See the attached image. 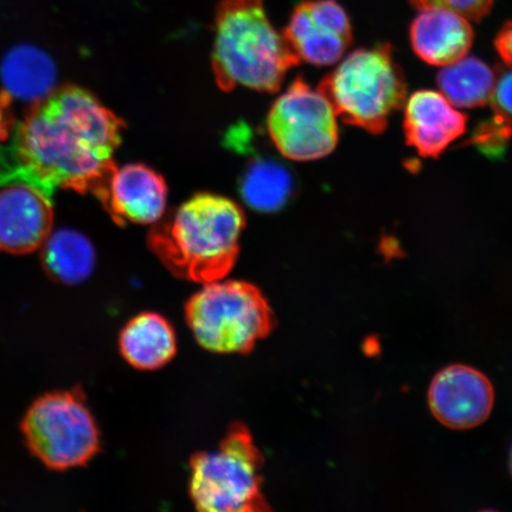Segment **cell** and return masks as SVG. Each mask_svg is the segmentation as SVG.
Instances as JSON below:
<instances>
[{
	"instance_id": "cell-1",
	"label": "cell",
	"mask_w": 512,
	"mask_h": 512,
	"mask_svg": "<svg viewBox=\"0 0 512 512\" xmlns=\"http://www.w3.org/2000/svg\"><path fill=\"white\" fill-rule=\"evenodd\" d=\"M124 123L80 87L67 86L32 106L19 123L10 152V179L49 198L56 188L98 195L115 165Z\"/></svg>"
},
{
	"instance_id": "cell-2",
	"label": "cell",
	"mask_w": 512,
	"mask_h": 512,
	"mask_svg": "<svg viewBox=\"0 0 512 512\" xmlns=\"http://www.w3.org/2000/svg\"><path fill=\"white\" fill-rule=\"evenodd\" d=\"M245 227L238 204L200 194L156 222L147 242L175 277L204 285L226 278L233 270Z\"/></svg>"
},
{
	"instance_id": "cell-3",
	"label": "cell",
	"mask_w": 512,
	"mask_h": 512,
	"mask_svg": "<svg viewBox=\"0 0 512 512\" xmlns=\"http://www.w3.org/2000/svg\"><path fill=\"white\" fill-rule=\"evenodd\" d=\"M265 0H221L216 12L213 69L224 92L236 86L278 92L300 60L268 19Z\"/></svg>"
},
{
	"instance_id": "cell-4",
	"label": "cell",
	"mask_w": 512,
	"mask_h": 512,
	"mask_svg": "<svg viewBox=\"0 0 512 512\" xmlns=\"http://www.w3.org/2000/svg\"><path fill=\"white\" fill-rule=\"evenodd\" d=\"M318 91L345 124L379 134L405 104L407 83L387 43L355 50L320 81Z\"/></svg>"
},
{
	"instance_id": "cell-5",
	"label": "cell",
	"mask_w": 512,
	"mask_h": 512,
	"mask_svg": "<svg viewBox=\"0 0 512 512\" xmlns=\"http://www.w3.org/2000/svg\"><path fill=\"white\" fill-rule=\"evenodd\" d=\"M185 319L198 344L216 354H248L275 328L264 293L240 280L204 284L185 304Z\"/></svg>"
},
{
	"instance_id": "cell-6",
	"label": "cell",
	"mask_w": 512,
	"mask_h": 512,
	"mask_svg": "<svg viewBox=\"0 0 512 512\" xmlns=\"http://www.w3.org/2000/svg\"><path fill=\"white\" fill-rule=\"evenodd\" d=\"M264 456L245 425L236 422L215 451L190 460V498L203 512L270 511L262 491Z\"/></svg>"
},
{
	"instance_id": "cell-7",
	"label": "cell",
	"mask_w": 512,
	"mask_h": 512,
	"mask_svg": "<svg viewBox=\"0 0 512 512\" xmlns=\"http://www.w3.org/2000/svg\"><path fill=\"white\" fill-rule=\"evenodd\" d=\"M21 431L32 456L53 471L85 466L100 451L99 428L80 388L40 396Z\"/></svg>"
},
{
	"instance_id": "cell-8",
	"label": "cell",
	"mask_w": 512,
	"mask_h": 512,
	"mask_svg": "<svg viewBox=\"0 0 512 512\" xmlns=\"http://www.w3.org/2000/svg\"><path fill=\"white\" fill-rule=\"evenodd\" d=\"M336 117L329 100L298 78L274 102L268 115V132L281 155L297 162H310L336 149Z\"/></svg>"
},
{
	"instance_id": "cell-9",
	"label": "cell",
	"mask_w": 512,
	"mask_h": 512,
	"mask_svg": "<svg viewBox=\"0 0 512 512\" xmlns=\"http://www.w3.org/2000/svg\"><path fill=\"white\" fill-rule=\"evenodd\" d=\"M283 36L299 60L332 66L350 47L352 27L336 0H305L292 12Z\"/></svg>"
},
{
	"instance_id": "cell-10",
	"label": "cell",
	"mask_w": 512,
	"mask_h": 512,
	"mask_svg": "<svg viewBox=\"0 0 512 512\" xmlns=\"http://www.w3.org/2000/svg\"><path fill=\"white\" fill-rule=\"evenodd\" d=\"M428 405L435 419L451 430H472L488 420L495 405L489 377L465 364H452L433 377Z\"/></svg>"
},
{
	"instance_id": "cell-11",
	"label": "cell",
	"mask_w": 512,
	"mask_h": 512,
	"mask_svg": "<svg viewBox=\"0 0 512 512\" xmlns=\"http://www.w3.org/2000/svg\"><path fill=\"white\" fill-rule=\"evenodd\" d=\"M96 197L119 226L153 224L164 216L168 188L156 171L143 164H128L114 169Z\"/></svg>"
},
{
	"instance_id": "cell-12",
	"label": "cell",
	"mask_w": 512,
	"mask_h": 512,
	"mask_svg": "<svg viewBox=\"0 0 512 512\" xmlns=\"http://www.w3.org/2000/svg\"><path fill=\"white\" fill-rule=\"evenodd\" d=\"M54 215L50 200L27 184L0 191V251L28 254L49 238Z\"/></svg>"
},
{
	"instance_id": "cell-13",
	"label": "cell",
	"mask_w": 512,
	"mask_h": 512,
	"mask_svg": "<svg viewBox=\"0 0 512 512\" xmlns=\"http://www.w3.org/2000/svg\"><path fill=\"white\" fill-rule=\"evenodd\" d=\"M467 117L454 108L443 94L419 91L405 108L403 130L406 142L421 157L438 158L447 147L464 136Z\"/></svg>"
},
{
	"instance_id": "cell-14",
	"label": "cell",
	"mask_w": 512,
	"mask_h": 512,
	"mask_svg": "<svg viewBox=\"0 0 512 512\" xmlns=\"http://www.w3.org/2000/svg\"><path fill=\"white\" fill-rule=\"evenodd\" d=\"M409 36L414 53L437 67L464 59L475 38L469 19L440 8L420 10L411 24Z\"/></svg>"
},
{
	"instance_id": "cell-15",
	"label": "cell",
	"mask_w": 512,
	"mask_h": 512,
	"mask_svg": "<svg viewBox=\"0 0 512 512\" xmlns=\"http://www.w3.org/2000/svg\"><path fill=\"white\" fill-rule=\"evenodd\" d=\"M121 355L139 370H157L174 360L177 338L163 316L144 312L125 325L119 337Z\"/></svg>"
},
{
	"instance_id": "cell-16",
	"label": "cell",
	"mask_w": 512,
	"mask_h": 512,
	"mask_svg": "<svg viewBox=\"0 0 512 512\" xmlns=\"http://www.w3.org/2000/svg\"><path fill=\"white\" fill-rule=\"evenodd\" d=\"M0 79L11 99L35 105L55 92L56 66L43 50L18 46L4 56L0 64Z\"/></svg>"
},
{
	"instance_id": "cell-17",
	"label": "cell",
	"mask_w": 512,
	"mask_h": 512,
	"mask_svg": "<svg viewBox=\"0 0 512 512\" xmlns=\"http://www.w3.org/2000/svg\"><path fill=\"white\" fill-rule=\"evenodd\" d=\"M41 259L48 277L61 285L83 283L91 277L95 267L91 241L72 229L51 233L43 243Z\"/></svg>"
},
{
	"instance_id": "cell-18",
	"label": "cell",
	"mask_w": 512,
	"mask_h": 512,
	"mask_svg": "<svg viewBox=\"0 0 512 512\" xmlns=\"http://www.w3.org/2000/svg\"><path fill=\"white\" fill-rule=\"evenodd\" d=\"M437 82L440 91L453 106L478 108L491 100L496 72L477 57H464L441 70Z\"/></svg>"
},
{
	"instance_id": "cell-19",
	"label": "cell",
	"mask_w": 512,
	"mask_h": 512,
	"mask_svg": "<svg viewBox=\"0 0 512 512\" xmlns=\"http://www.w3.org/2000/svg\"><path fill=\"white\" fill-rule=\"evenodd\" d=\"M240 191L249 207L271 213L284 208L290 201L294 181L284 165L270 159H258L248 165Z\"/></svg>"
},
{
	"instance_id": "cell-20",
	"label": "cell",
	"mask_w": 512,
	"mask_h": 512,
	"mask_svg": "<svg viewBox=\"0 0 512 512\" xmlns=\"http://www.w3.org/2000/svg\"><path fill=\"white\" fill-rule=\"evenodd\" d=\"M490 101L495 114L491 119L512 131V64L496 70V82Z\"/></svg>"
},
{
	"instance_id": "cell-21",
	"label": "cell",
	"mask_w": 512,
	"mask_h": 512,
	"mask_svg": "<svg viewBox=\"0 0 512 512\" xmlns=\"http://www.w3.org/2000/svg\"><path fill=\"white\" fill-rule=\"evenodd\" d=\"M418 10L440 8L447 9L469 19L482 21L490 14L495 0H408Z\"/></svg>"
},
{
	"instance_id": "cell-22",
	"label": "cell",
	"mask_w": 512,
	"mask_h": 512,
	"mask_svg": "<svg viewBox=\"0 0 512 512\" xmlns=\"http://www.w3.org/2000/svg\"><path fill=\"white\" fill-rule=\"evenodd\" d=\"M14 128V114L11 111V96L3 91L0 93V143L8 139Z\"/></svg>"
},
{
	"instance_id": "cell-23",
	"label": "cell",
	"mask_w": 512,
	"mask_h": 512,
	"mask_svg": "<svg viewBox=\"0 0 512 512\" xmlns=\"http://www.w3.org/2000/svg\"><path fill=\"white\" fill-rule=\"evenodd\" d=\"M495 47L503 61L512 64V21L505 24L498 32L495 38Z\"/></svg>"
},
{
	"instance_id": "cell-24",
	"label": "cell",
	"mask_w": 512,
	"mask_h": 512,
	"mask_svg": "<svg viewBox=\"0 0 512 512\" xmlns=\"http://www.w3.org/2000/svg\"><path fill=\"white\" fill-rule=\"evenodd\" d=\"M363 349H364V352H366L367 355L374 356L380 350L379 341H377V339H374V341H373V337H369L367 339V341L364 342Z\"/></svg>"
},
{
	"instance_id": "cell-25",
	"label": "cell",
	"mask_w": 512,
	"mask_h": 512,
	"mask_svg": "<svg viewBox=\"0 0 512 512\" xmlns=\"http://www.w3.org/2000/svg\"><path fill=\"white\" fill-rule=\"evenodd\" d=\"M509 469H510L511 476H512V447H511L510 458H509Z\"/></svg>"
}]
</instances>
